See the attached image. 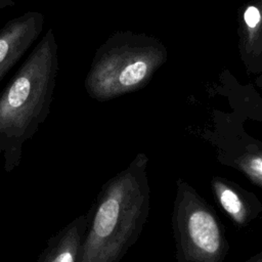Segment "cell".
I'll return each instance as SVG.
<instances>
[{
    "label": "cell",
    "instance_id": "cell-1",
    "mask_svg": "<svg viewBox=\"0 0 262 262\" xmlns=\"http://www.w3.org/2000/svg\"><path fill=\"white\" fill-rule=\"evenodd\" d=\"M147 161L138 154L103 185L91 208L78 262H120L136 243L150 207Z\"/></svg>",
    "mask_w": 262,
    "mask_h": 262
},
{
    "label": "cell",
    "instance_id": "cell-2",
    "mask_svg": "<svg viewBox=\"0 0 262 262\" xmlns=\"http://www.w3.org/2000/svg\"><path fill=\"white\" fill-rule=\"evenodd\" d=\"M58 69V45L49 28L0 94V155L7 173L18 167L25 142L50 113Z\"/></svg>",
    "mask_w": 262,
    "mask_h": 262
},
{
    "label": "cell",
    "instance_id": "cell-3",
    "mask_svg": "<svg viewBox=\"0 0 262 262\" xmlns=\"http://www.w3.org/2000/svg\"><path fill=\"white\" fill-rule=\"evenodd\" d=\"M168 51L145 34L117 32L96 50L84 86L88 95L106 101L143 88L165 63Z\"/></svg>",
    "mask_w": 262,
    "mask_h": 262
},
{
    "label": "cell",
    "instance_id": "cell-4",
    "mask_svg": "<svg viewBox=\"0 0 262 262\" xmlns=\"http://www.w3.org/2000/svg\"><path fill=\"white\" fill-rule=\"evenodd\" d=\"M177 262H223L229 246L214 209L178 179L172 213Z\"/></svg>",
    "mask_w": 262,
    "mask_h": 262
},
{
    "label": "cell",
    "instance_id": "cell-5",
    "mask_svg": "<svg viewBox=\"0 0 262 262\" xmlns=\"http://www.w3.org/2000/svg\"><path fill=\"white\" fill-rule=\"evenodd\" d=\"M44 20L42 12L29 10L0 29V81L39 38Z\"/></svg>",
    "mask_w": 262,
    "mask_h": 262
},
{
    "label": "cell",
    "instance_id": "cell-6",
    "mask_svg": "<svg viewBox=\"0 0 262 262\" xmlns=\"http://www.w3.org/2000/svg\"><path fill=\"white\" fill-rule=\"evenodd\" d=\"M91 210L80 215L51 236L38 262H78Z\"/></svg>",
    "mask_w": 262,
    "mask_h": 262
},
{
    "label": "cell",
    "instance_id": "cell-7",
    "mask_svg": "<svg viewBox=\"0 0 262 262\" xmlns=\"http://www.w3.org/2000/svg\"><path fill=\"white\" fill-rule=\"evenodd\" d=\"M211 186L221 208L239 226L247 225L261 211L259 200L254 194L227 179L214 177Z\"/></svg>",
    "mask_w": 262,
    "mask_h": 262
},
{
    "label": "cell",
    "instance_id": "cell-8",
    "mask_svg": "<svg viewBox=\"0 0 262 262\" xmlns=\"http://www.w3.org/2000/svg\"><path fill=\"white\" fill-rule=\"evenodd\" d=\"M241 52L244 59L262 52V0L248 4L241 15Z\"/></svg>",
    "mask_w": 262,
    "mask_h": 262
},
{
    "label": "cell",
    "instance_id": "cell-9",
    "mask_svg": "<svg viewBox=\"0 0 262 262\" xmlns=\"http://www.w3.org/2000/svg\"><path fill=\"white\" fill-rule=\"evenodd\" d=\"M234 163L253 183L262 187V143L248 145Z\"/></svg>",
    "mask_w": 262,
    "mask_h": 262
},
{
    "label": "cell",
    "instance_id": "cell-10",
    "mask_svg": "<svg viewBox=\"0 0 262 262\" xmlns=\"http://www.w3.org/2000/svg\"><path fill=\"white\" fill-rule=\"evenodd\" d=\"M15 5V1L14 0H0V10L5 9V8H9Z\"/></svg>",
    "mask_w": 262,
    "mask_h": 262
},
{
    "label": "cell",
    "instance_id": "cell-11",
    "mask_svg": "<svg viewBox=\"0 0 262 262\" xmlns=\"http://www.w3.org/2000/svg\"><path fill=\"white\" fill-rule=\"evenodd\" d=\"M246 262H262V251H261L259 254H257L256 256L250 258V259H249L248 261H246Z\"/></svg>",
    "mask_w": 262,
    "mask_h": 262
},
{
    "label": "cell",
    "instance_id": "cell-12",
    "mask_svg": "<svg viewBox=\"0 0 262 262\" xmlns=\"http://www.w3.org/2000/svg\"><path fill=\"white\" fill-rule=\"evenodd\" d=\"M256 83H257V85H258L260 88H262V75H260V76L257 78Z\"/></svg>",
    "mask_w": 262,
    "mask_h": 262
}]
</instances>
